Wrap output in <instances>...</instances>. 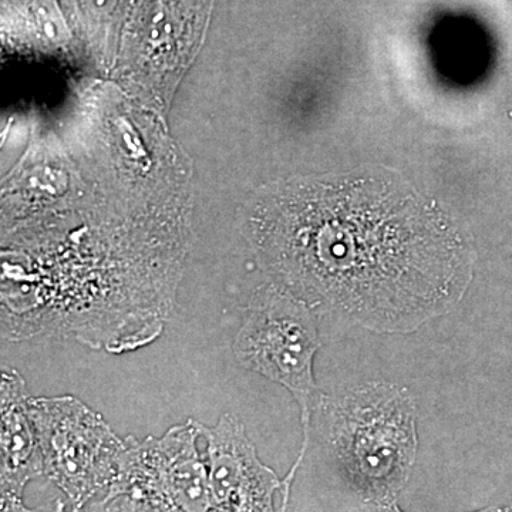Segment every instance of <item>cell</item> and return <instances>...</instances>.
<instances>
[{"mask_svg":"<svg viewBox=\"0 0 512 512\" xmlns=\"http://www.w3.org/2000/svg\"><path fill=\"white\" fill-rule=\"evenodd\" d=\"M251 235L279 288L372 332H416L447 315L471 278L460 229L416 205L299 198L259 212Z\"/></svg>","mask_w":512,"mask_h":512,"instance_id":"cell-1","label":"cell"},{"mask_svg":"<svg viewBox=\"0 0 512 512\" xmlns=\"http://www.w3.org/2000/svg\"><path fill=\"white\" fill-rule=\"evenodd\" d=\"M320 434L350 485L370 503L393 504L417 457V404L407 387L357 384L316 399Z\"/></svg>","mask_w":512,"mask_h":512,"instance_id":"cell-2","label":"cell"},{"mask_svg":"<svg viewBox=\"0 0 512 512\" xmlns=\"http://www.w3.org/2000/svg\"><path fill=\"white\" fill-rule=\"evenodd\" d=\"M322 346L312 306L272 286L249 305L234 338V355L245 369L281 384L301 409L303 444L293 470L308 448L309 427L320 394L313 359Z\"/></svg>","mask_w":512,"mask_h":512,"instance_id":"cell-3","label":"cell"},{"mask_svg":"<svg viewBox=\"0 0 512 512\" xmlns=\"http://www.w3.org/2000/svg\"><path fill=\"white\" fill-rule=\"evenodd\" d=\"M35 421L45 460V476L72 504L73 512L113 483L126 448L101 414L73 396L32 397Z\"/></svg>","mask_w":512,"mask_h":512,"instance_id":"cell-4","label":"cell"},{"mask_svg":"<svg viewBox=\"0 0 512 512\" xmlns=\"http://www.w3.org/2000/svg\"><path fill=\"white\" fill-rule=\"evenodd\" d=\"M198 421L171 427L163 437H126L107 497L130 495L164 512H210L208 466L198 451Z\"/></svg>","mask_w":512,"mask_h":512,"instance_id":"cell-5","label":"cell"},{"mask_svg":"<svg viewBox=\"0 0 512 512\" xmlns=\"http://www.w3.org/2000/svg\"><path fill=\"white\" fill-rule=\"evenodd\" d=\"M198 429L207 441L210 512H286L276 508L275 494L288 503L292 481L259 460L238 417L222 414L215 426L198 423Z\"/></svg>","mask_w":512,"mask_h":512,"instance_id":"cell-6","label":"cell"},{"mask_svg":"<svg viewBox=\"0 0 512 512\" xmlns=\"http://www.w3.org/2000/svg\"><path fill=\"white\" fill-rule=\"evenodd\" d=\"M28 384L3 367L0 382V508L23 503L26 485L45 474L42 446L30 413Z\"/></svg>","mask_w":512,"mask_h":512,"instance_id":"cell-7","label":"cell"},{"mask_svg":"<svg viewBox=\"0 0 512 512\" xmlns=\"http://www.w3.org/2000/svg\"><path fill=\"white\" fill-rule=\"evenodd\" d=\"M89 512H164L153 504L130 497V495H116L104 497L100 503L90 507Z\"/></svg>","mask_w":512,"mask_h":512,"instance_id":"cell-8","label":"cell"},{"mask_svg":"<svg viewBox=\"0 0 512 512\" xmlns=\"http://www.w3.org/2000/svg\"><path fill=\"white\" fill-rule=\"evenodd\" d=\"M2 512H66V504L62 500H55L53 503L42 505L37 508H26L23 503L12 505Z\"/></svg>","mask_w":512,"mask_h":512,"instance_id":"cell-9","label":"cell"},{"mask_svg":"<svg viewBox=\"0 0 512 512\" xmlns=\"http://www.w3.org/2000/svg\"><path fill=\"white\" fill-rule=\"evenodd\" d=\"M376 512H400L394 504L376 505Z\"/></svg>","mask_w":512,"mask_h":512,"instance_id":"cell-10","label":"cell"}]
</instances>
